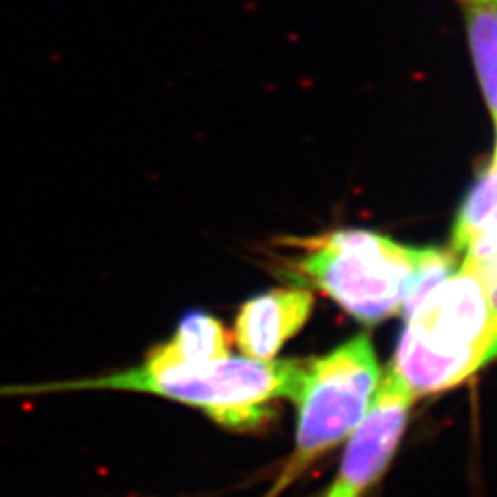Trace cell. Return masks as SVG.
Returning a JSON list of instances; mask_svg holds the SVG:
<instances>
[{
	"label": "cell",
	"instance_id": "cell-9",
	"mask_svg": "<svg viewBox=\"0 0 497 497\" xmlns=\"http://www.w3.org/2000/svg\"><path fill=\"white\" fill-rule=\"evenodd\" d=\"M464 17L477 76L497 122V6H466Z\"/></svg>",
	"mask_w": 497,
	"mask_h": 497
},
{
	"label": "cell",
	"instance_id": "cell-13",
	"mask_svg": "<svg viewBox=\"0 0 497 497\" xmlns=\"http://www.w3.org/2000/svg\"><path fill=\"white\" fill-rule=\"evenodd\" d=\"M466 6H497V0H462Z\"/></svg>",
	"mask_w": 497,
	"mask_h": 497
},
{
	"label": "cell",
	"instance_id": "cell-5",
	"mask_svg": "<svg viewBox=\"0 0 497 497\" xmlns=\"http://www.w3.org/2000/svg\"><path fill=\"white\" fill-rule=\"evenodd\" d=\"M415 396L389 366L371 405L354 427L335 486L359 497L385 474L405 431Z\"/></svg>",
	"mask_w": 497,
	"mask_h": 497
},
{
	"label": "cell",
	"instance_id": "cell-8",
	"mask_svg": "<svg viewBox=\"0 0 497 497\" xmlns=\"http://www.w3.org/2000/svg\"><path fill=\"white\" fill-rule=\"evenodd\" d=\"M153 348L179 361L207 363L229 356V334L210 313L188 312L177 322L175 334Z\"/></svg>",
	"mask_w": 497,
	"mask_h": 497
},
{
	"label": "cell",
	"instance_id": "cell-14",
	"mask_svg": "<svg viewBox=\"0 0 497 497\" xmlns=\"http://www.w3.org/2000/svg\"><path fill=\"white\" fill-rule=\"evenodd\" d=\"M496 127H497V122H496ZM492 166H497V144H496V155H493V163H492Z\"/></svg>",
	"mask_w": 497,
	"mask_h": 497
},
{
	"label": "cell",
	"instance_id": "cell-12",
	"mask_svg": "<svg viewBox=\"0 0 497 497\" xmlns=\"http://www.w3.org/2000/svg\"><path fill=\"white\" fill-rule=\"evenodd\" d=\"M326 497H354V496H350V493H348V492H344V490L339 488V486H335V484H332L330 492L326 493Z\"/></svg>",
	"mask_w": 497,
	"mask_h": 497
},
{
	"label": "cell",
	"instance_id": "cell-2",
	"mask_svg": "<svg viewBox=\"0 0 497 497\" xmlns=\"http://www.w3.org/2000/svg\"><path fill=\"white\" fill-rule=\"evenodd\" d=\"M493 326L483 282L462 262L407 317L390 368L415 398L452 389L483 366Z\"/></svg>",
	"mask_w": 497,
	"mask_h": 497
},
{
	"label": "cell",
	"instance_id": "cell-10",
	"mask_svg": "<svg viewBox=\"0 0 497 497\" xmlns=\"http://www.w3.org/2000/svg\"><path fill=\"white\" fill-rule=\"evenodd\" d=\"M455 256L457 254L453 251H442L435 247L416 248L415 273L409 280L402 307H400L405 319L457 271Z\"/></svg>",
	"mask_w": 497,
	"mask_h": 497
},
{
	"label": "cell",
	"instance_id": "cell-3",
	"mask_svg": "<svg viewBox=\"0 0 497 497\" xmlns=\"http://www.w3.org/2000/svg\"><path fill=\"white\" fill-rule=\"evenodd\" d=\"M295 254L288 276L321 288L368 324L400 312L416 262V248L366 231L298 241Z\"/></svg>",
	"mask_w": 497,
	"mask_h": 497
},
{
	"label": "cell",
	"instance_id": "cell-1",
	"mask_svg": "<svg viewBox=\"0 0 497 497\" xmlns=\"http://www.w3.org/2000/svg\"><path fill=\"white\" fill-rule=\"evenodd\" d=\"M298 363L300 359L260 361L247 356L185 363L151 348L146 361L129 371L85 380L0 387V396L87 389L136 390L197 407L231 430H254L271 418L273 402L291 398Z\"/></svg>",
	"mask_w": 497,
	"mask_h": 497
},
{
	"label": "cell",
	"instance_id": "cell-7",
	"mask_svg": "<svg viewBox=\"0 0 497 497\" xmlns=\"http://www.w3.org/2000/svg\"><path fill=\"white\" fill-rule=\"evenodd\" d=\"M452 251L457 256L497 253V166H490L464 199L453 226Z\"/></svg>",
	"mask_w": 497,
	"mask_h": 497
},
{
	"label": "cell",
	"instance_id": "cell-6",
	"mask_svg": "<svg viewBox=\"0 0 497 497\" xmlns=\"http://www.w3.org/2000/svg\"><path fill=\"white\" fill-rule=\"evenodd\" d=\"M313 295L307 290H273L253 297L240 307L234 335L251 359L271 361L312 313Z\"/></svg>",
	"mask_w": 497,
	"mask_h": 497
},
{
	"label": "cell",
	"instance_id": "cell-4",
	"mask_svg": "<svg viewBox=\"0 0 497 497\" xmlns=\"http://www.w3.org/2000/svg\"><path fill=\"white\" fill-rule=\"evenodd\" d=\"M380 383L374 348L359 334L334 352L317 359H300L291 400L298 407L297 444L282 471L275 493L354 431Z\"/></svg>",
	"mask_w": 497,
	"mask_h": 497
},
{
	"label": "cell",
	"instance_id": "cell-11",
	"mask_svg": "<svg viewBox=\"0 0 497 497\" xmlns=\"http://www.w3.org/2000/svg\"><path fill=\"white\" fill-rule=\"evenodd\" d=\"M493 359H497V324H496V330H493L492 341H490L488 348H486V354H484L483 366L488 365L490 361H493Z\"/></svg>",
	"mask_w": 497,
	"mask_h": 497
}]
</instances>
